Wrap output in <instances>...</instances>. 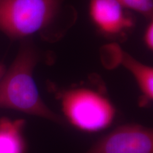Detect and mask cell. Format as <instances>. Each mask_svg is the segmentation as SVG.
Returning a JSON list of instances; mask_svg holds the SVG:
<instances>
[{
  "instance_id": "cell-1",
  "label": "cell",
  "mask_w": 153,
  "mask_h": 153,
  "mask_svg": "<svg viewBox=\"0 0 153 153\" xmlns=\"http://www.w3.org/2000/svg\"><path fill=\"white\" fill-rule=\"evenodd\" d=\"M38 62L39 55L32 45H22L14 62L0 79V108L66 125L65 118L53 111L41 99L33 78L34 68Z\"/></svg>"
},
{
  "instance_id": "cell-2",
  "label": "cell",
  "mask_w": 153,
  "mask_h": 153,
  "mask_svg": "<svg viewBox=\"0 0 153 153\" xmlns=\"http://www.w3.org/2000/svg\"><path fill=\"white\" fill-rule=\"evenodd\" d=\"M60 0H0V30L22 38L45 30L58 16Z\"/></svg>"
},
{
  "instance_id": "cell-3",
  "label": "cell",
  "mask_w": 153,
  "mask_h": 153,
  "mask_svg": "<svg viewBox=\"0 0 153 153\" xmlns=\"http://www.w3.org/2000/svg\"><path fill=\"white\" fill-rule=\"evenodd\" d=\"M65 120L82 131L106 128L114 120L116 108L106 97L87 88H76L60 94Z\"/></svg>"
},
{
  "instance_id": "cell-4",
  "label": "cell",
  "mask_w": 153,
  "mask_h": 153,
  "mask_svg": "<svg viewBox=\"0 0 153 153\" xmlns=\"http://www.w3.org/2000/svg\"><path fill=\"white\" fill-rule=\"evenodd\" d=\"M85 153H153V131L135 123L118 126Z\"/></svg>"
},
{
  "instance_id": "cell-5",
  "label": "cell",
  "mask_w": 153,
  "mask_h": 153,
  "mask_svg": "<svg viewBox=\"0 0 153 153\" xmlns=\"http://www.w3.org/2000/svg\"><path fill=\"white\" fill-rule=\"evenodd\" d=\"M124 8L117 0H90L89 2V14L93 22L101 31L109 35L123 33L133 27V20Z\"/></svg>"
},
{
  "instance_id": "cell-6",
  "label": "cell",
  "mask_w": 153,
  "mask_h": 153,
  "mask_svg": "<svg viewBox=\"0 0 153 153\" xmlns=\"http://www.w3.org/2000/svg\"><path fill=\"white\" fill-rule=\"evenodd\" d=\"M24 119L0 118V153H26Z\"/></svg>"
},
{
  "instance_id": "cell-7",
  "label": "cell",
  "mask_w": 153,
  "mask_h": 153,
  "mask_svg": "<svg viewBox=\"0 0 153 153\" xmlns=\"http://www.w3.org/2000/svg\"><path fill=\"white\" fill-rule=\"evenodd\" d=\"M120 61L136 80L142 97L140 105L144 106L153 99V69L143 64L126 53H120Z\"/></svg>"
},
{
  "instance_id": "cell-8",
  "label": "cell",
  "mask_w": 153,
  "mask_h": 153,
  "mask_svg": "<svg viewBox=\"0 0 153 153\" xmlns=\"http://www.w3.org/2000/svg\"><path fill=\"white\" fill-rule=\"evenodd\" d=\"M125 8H129L146 16L152 14L153 0H117Z\"/></svg>"
},
{
  "instance_id": "cell-9",
  "label": "cell",
  "mask_w": 153,
  "mask_h": 153,
  "mask_svg": "<svg viewBox=\"0 0 153 153\" xmlns=\"http://www.w3.org/2000/svg\"><path fill=\"white\" fill-rule=\"evenodd\" d=\"M144 41L145 45L149 49L152 50L153 48V24L152 22L150 23L145 31Z\"/></svg>"
},
{
  "instance_id": "cell-10",
  "label": "cell",
  "mask_w": 153,
  "mask_h": 153,
  "mask_svg": "<svg viewBox=\"0 0 153 153\" xmlns=\"http://www.w3.org/2000/svg\"><path fill=\"white\" fill-rule=\"evenodd\" d=\"M6 71V68L4 65H3L2 63H0V79L1 78V76H3V74H4Z\"/></svg>"
}]
</instances>
